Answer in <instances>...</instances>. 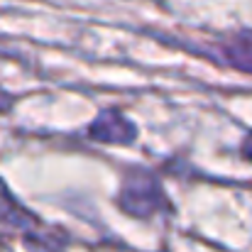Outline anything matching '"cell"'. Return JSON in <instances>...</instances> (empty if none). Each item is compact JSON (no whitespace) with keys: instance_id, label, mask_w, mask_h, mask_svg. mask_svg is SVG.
I'll return each mask as SVG.
<instances>
[{"instance_id":"cell-1","label":"cell","mask_w":252,"mask_h":252,"mask_svg":"<svg viewBox=\"0 0 252 252\" xmlns=\"http://www.w3.org/2000/svg\"><path fill=\"white\" fill-rule=\"evenodd\" d=\"M118 206L135 218H150L162 208H169L159 181L145 169H132L125 176L118 196Z\"/></svg>"},{"instance_id":"cell-2","label":"cell","mask_w":252,"mask_h":252,"mask_svg":"<svg viewBox=\"0 0 252 252\" xmlns=\"http://www.w3.org/2000/svg\"><path fill=\"white\" fill-rule=\"evenodd\" d=\"M88 135L95 142H113V145H130L137 137V127L118 110H103L93 125L88 127Z\"/></svg>"},{"instance_id":"cell-3","label":"cell","mask_w":252,"mask_h":252,"mask_svg":"<svg viewBox=\"0 0 252 252\" xmlns=\"http://www.w3.org/2000/svg\"><path fill=\"white\" fill-rule=\"evenodd\" d=\"M220 57L225 59V64L252 74V32L250 30L238 32L235 37L225 39L220 44Z\"/></svg>"},{"instance_id":"cell-4","label":"cell","mask_w":252,"mask_h":252,"mask_svg":"<svg viewBox=\"0 0 252 252\" xmlns=\"http://www.w3.org/2000/svg\"><path fill=\"white\" fill-rule=\"evenodd\" d=\"M0 223H10L15 228H27L32 233V228L37 225L34 216H30L7 191V186L0 181Z\"/></svg>"},{"instance_id":"cell-5","label":"cell","mask_w":252,"mask_h":252,"mask_svg":"<svg viewBox=\"0 0 252 252\" xmlns=\"http://www.w3.org/2000/svg\"><path fill=\"white\" fill-rule=\"evenodd\" d=\"M240 152H243V157H245V159H250V162H252V132L248 135V137H245V140H243V147H240Z\"/></svg>"},{"instance_id":"cell-6","label":"cell","mask_w":252,"mask_h":252,"mask_svg":"<svg viewBox=\"0 0 252 252\" xmlns=\"http://www.w3.org/2000/svg\"><path fill=\"white\" fill-rule=\"evenodd\" d=\"M7 108H10V95L0 88V113H2V110H7Z\"/></svg>"}]
</instances>
